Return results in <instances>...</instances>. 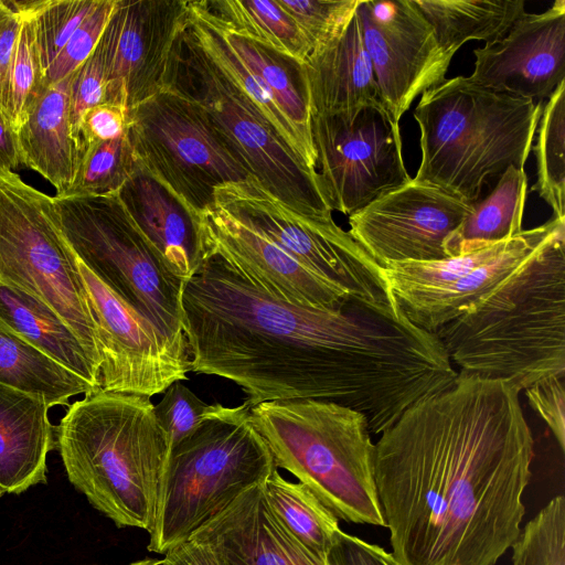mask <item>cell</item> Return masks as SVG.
<instances>
[{"mask_svg": "<svg viewBox=\"0 0 565 565\" xmlns=\"http://www.w3.org/2000/svg\"><path fill=\"white\" fill-rule=\"evenodd\" d=\"M473 83L497 93L543 100L565 81V1L524 12L498 41L473 51Z\"/></svg>", "mask_w": 565, "mask_h": 565, "instance_id": "ac0fdd59", "label": "cell"}, {"mask_svg": "<svg viewBox=\"0 0 565 565\" xmlns=\"http://www.w3.org/2000/svg\"><path fill=\"white\" fill-rule=\"evenodd\" d=\"M20 166L17 132L0 109V169L15 171Z\"/></svg>", "mask_w": 565, "mask_h": 565, "instance_id": "7dc6e473", "label": "cell"}, {"mask_svg": "<svg viewBox=\"0 0 565 565\" xmlns=\"http://www.w3.org/2000/svg\"><path fill=\"white\" fill-rule=\"evenodd\" d=\"M214 205L255 228L349 295L395 305L383 268L333 220L303 216L249 180L220 186Z\"/></svg>", "mask_w": 565, "mask_h": 565, "instance_id": "7c38bea8", "label": "cell"}, {"mask_svg": "<svg viewBox=\"0 0 565 565\" xmlns=\"http://www.w3.org/2000/svg\"><path fill=\"white\" fill-rule=\"evenodd\" d=\"M72 74L46 87L15 131L21 166L47 180L55 195L65 194L72 186L83 156L70 115Z\"/></svg>", "mask_w": 565, "mask_h": 565, "instance_id": "cb8c5ba5", "label": "cell"}, {"mask_svg": "<svg viewBox=\"0 0 565 565\" xmlns=\"http://www.w3.org/2000/svg\"><path fill=\"white\" fill-rule=\"evenodd\" d=\"M127 111L116 105L103 103L88 109L82 119L79 140L83 151L86 146L116 139L126 134Z\"/></svg>", "mask_w": 565, "mask_h": 565, "instance_id": "7bdbcfd3", "label": "cell"}, {"mask_svg": "<svg viewBox=\"0 0 565 565\" xmlns=\"http://www.w3.org/2000/svg\"><path fill=\"white\" fill-rule=\"evenodd\" d=\"M245 403H218L170 450L148 551L164 554L191 537L277 469Z\"/></svg>", "mask_w": 565, "mask_h": 565, "instance_id": "52a82bcc", "label": "cell"}, {"mask_svg": "<svg viewBox=\"0 0 565 565\" xmlns=\"http://www.w3.org/2000/svg\"><path fill=\"white\" fill-rule=\"evenodd\" d=\"M520 393L458 372L380 434L375 483L398 565H495L518 540L534 458Z\"/></svg>", "mask_w": 565, "mask_h": 565, "instance_id": "7a4b0ae2", "label": "cell"}, {"mask_svg": "<svg viewBox=\"0 0 565 565\" xmlns=\"http://www.w3.org/2000/svg\"><path fill=\"white\" fill-rule=\"evenodd\" d=\"M435 334L459 372L521 391L565 376V228Z\"/></svg>", "mask_w": 565, "mask_h": 565, "instance_id": "3957f363", "label": "cell"}, {"mask_svg": "<svg viewBox=\"0 0 565 565\" xmlns=\"http://www.w3.org/2000/svg\"><path fill=\"white\" fill-rule=\"evenodd\" d=\"M12 3L21 21L6 85L4 113L17 131L47 85L40 60L33 18L18 9L13 0Z\"/></svg>", "mask_w": 565, "mask_h": 565, "instance_id": "836d02e7", "label": "cell"}, {"mask_svg": "<svg viewBox=\"0 0 565 565\" xmlns=\"http://www.w3.org/2000/svg\"><path fill=\"white\" fill-rule=\"evenodd\" d=\"M188 12L184 0H116L97 44L106 103L128 111L163 90L172 46Z\"/></svg>", "mask_w": 565, "mask_h": 565, "instance_id": "2e32d148", "label": "cell"}, {"mask_svg": "<svg viewBox=\"0 0 565 565\" xmlns=\"http://www.w3.org/2000/svg\"><path fill=\"white\" fill-rule=\"evenodd\" d=\"M263 484L241 494L192 536L210 543L226 565H324L282 527Z\"/></svg>", "mask_w": 565, "mask_h": 565, "instance_id": "44dd1931", "label": "cell"}, {"mask_svg": "<svg viewBox=\"0 0 565 565\" xmlns=\"http://www.w3.org/2000/svg\"><path fill=\"white\" fill-rule=\"evenodd\" d=\"M161 561L162 565H226L210 543L196 536L167 551Z\"/></svg>", "mask_w": 565, "mask_h": 565, "instance_id": "bcb514c9", "label": "cell"}, {"mask_svg": "<svg viewBox=\"0 0 565 565\" xmlns=\"http://www.w3.org/2000/svg\"><path fill=\"white\" fill-rule=\"evenodd\" d=\"M276 1L298 26L310 53L324 46L343 30L359 3V0Z\"/></svg>", "mask_w": 565, "mask_h": 565, "instance_id": "74e56055", "label": "cell"}, {"mask_svg": "<svg viewBox=\"0 0 565 565\" xmlns=\"http://www.w3.org/2000/svg\"><path fill=\"white\" fill-rule=\"evenodd\" d=\"M542 108V100L497 93L462 75L427 89L414 110L422 157L413 180L477 202L508 168L524 170Z\"/></svg>", "mask_w": 565, "mask_h": 565, "instance_id": "5b68a950", "label": "cell"}, {"mask_svg": "<svg viewBox=\"0 0 565 565\" xmlns=\"http://www.w3.org/2000/svg\"><path fill=\"white\" fill-rule=\"evenodd\" d=\"M0 324L100 388V362L50 306L31 294L0 281Z\"/></svg>", "mask_w": 565, "mask_h": 565, "instance_id": "484cf974", "label": "cell"}, {"mask_svg": "<svg viewBox=\"0 0 565 565\" xmlns=\"http://www.w3.org/2000/svg\"><path fill=\"white\" fill-rule=\"evenodd\" d=\"M562 228H565V218L552 216L544 224L508 238L497 255L454 284L408 297L396 305L412 323L435 333L498 287Z\"/></svg>", "mask_w": 565, "mask_h": 565, "instance_id": "7402d4cb", "label": "cell"}, {"mask_svg": "<svg viewBox=\"0 0 565 565\" xmlns=\"http://www.w3.org/2000/svg\"><path fill=\"white\" fill-rule=\"evenodd\" d=\"M276 467L294 475L338 519L385 527L366 417L318 399L265 402L249 409Z\"/></svg>", "mask_w": 565, "mask_h": 565, "instance_id": "8992f818", "label": "cell"}, {"mask_svg": "<svg viewBox=\"0 0 565 565\" xmlns=\"http://www.w3.org/2000/svg\"><path fill=\"white\" fill-rule=\"evenodd\" d=\"M565 376L543 379L524 390L532 408L545 422L561 450L565 451Z\"/></svg>", "mask_w": 565, "mask_h": 565, "instance_id": "b9f144b4", "label": "cell"}, {"mask_svg": "<svg viewBox=\"0 0 565 565\" xmlns=\"http://www.w3.org/2000/svg\"><path fill=\"white\" fill-rule=\"evenodd\" d=\"M317 171L332 211L352 215L408 183L401 132L382 104L311 115Z\"/></svg>", "mask_w": 565, "mask_h": 565, "instance_id": "4fadbf2b", "label": "cell"}, {"mask_svg": "<svg viewBox=\"0 0 565 565\" xmlns=\"http://www.w3.org/2000/svg\"><path fill=\"white\" fill-rule=\"evenodd\" d=\"M191 7L216 25L303 64L310 47L276 0H203Z\"/></svg>", "mask_w": 565, "mask_h": 565, "instance_id": "f1b7e54d", "label": "cell"}, {"mask_svg": "<svg viewBox=\"0 0 565 565\" xmlns=\"http://www.w3.org/2000/svg\"><path fill=\"white\" fill-rule=\"evenodd\" d=\"M116 0H99L95 10L76 29L45 73L46 85L74 73L95 51L114 11Z\"/></svg>", "mask_w": 565, "mask_h": 565, "instance_id": "ab89813d", "label": "cell"}, {"mask_svg": "<svg viewBox=\"0 0 565 565\" xmlns=\"http://www.w3.org/2000/svg\"><path fill=\"white\" fill-rule=\"evenodd\" d=\"M302 65L311 115L339 114L380 102L356 10L343 30Z\"/></svg>", "mask_w": 565, "mask_h": 565, "instance_id": "603a6c76", "label": "cell"}, {"mask_svg": "<svg viewBox=\"0 0 565 565\" xmlns=\"http://www.w3.org/2000/svg\"><path fill=\"white\" fill-rule=\"evenodd\" d=\"M49 406L39 397L0 386V488L20 494L46 482L55 448Z\"/></svg>", "mask_w": 565, "mask_h": 565, "instance_id": "d4e9b609", "label": "cell"}, {"mask_svg": "<svg viewBox=\"0 0 565 565\" xmlns=\"http://www.w3.org/2000/svg\"><path fill=\"white\" fill-rule=\"evenodd\" d=\"M99 0H20L14 4L33 18L44 73Z\"/></svg>", "mask_w": 565, "mask_h": 565, "instance_id": "d590c367", "label": "cell"}, {"mask_svg": "<svg viewBox=\"0 0 565 565\" xmlns=\"http://www.w3.org/2000/svg\"><path fill=\"white\" fill-rule=\"evenodd\" d=\"M200 221L204 252L218 254L275 297L319 309H335L353 297L216 205Z\"/></svg>", "mask_w": 565, "mask_h": 565, "instance_id": "d6986e66", "label": "cell"}, {"mask_svg": "<svg viewBox=\"0 0 565 565\" xmlns=\"http://www.w3.org/2000/svg\"><path fill=\"white\" fill-rule=\"evenodd\" d=\"M472 204L412 180L349 216L351 237L381 267L446 258L444 244Z\"/></svg>", "mask_w": 565, "mask_h": 565, "instance_id": "e0dca14e", "label": "cell"}, {"mask_svg": "<svg viewBox=\"0 0 565 565\" xmlns=\"http://www.w3.org/2000/svg\"><path fill=\"white\" fill-rule=\"evenodd\" d=\"M0 386L39 397L49 408L68 406L72 397L96 391L1 324Z\"/></svg>", "mask_w": 565, "mask_h": 565, "instance_id": "83f0119b", "label": "cell"}, {"mask_svg": "<svg viewBox=\"0 0 565 565\" xmlns=\"http://www.w3.org/2000/svg\"><path fill=\"white\" fill-rule=\"evenodd\" d=\"M135 159L199 216L217 188L253 177L193 103L164 88L127 111Z\"/></svg>", "mask_w": 565, "mask_h": 565, "instance_id": "8fae6325", "label": "cell"}, {"mask_svg": "<svg viewBox=\"0 0 565 565\" xmlns=\"http://www.w3.org/2000/svg\"><path fill=\"white\" fill-rule=\"evenodd\" d=\"M356 12L379 99L399 132L415 98L446 81L455 53L439 44L414 0H359Z\"/></svg>", "mask_w": 565, "mask_h": 565, "instance_id": "9a60e30c", "label": "cell"}, {"mask_svg": "<svg viewBox=\"0 0 565 565\" xmlns=\"http://www.w3.org/2000/svg\"><path fill=\"white\" fill-rule=\"evenodd\" d=\"M536 131V182L531 190L551 206L553 217L565 218V81L548 96Z\"/></svg>", "mask_w": 565, "mask_h": 565, "instance_id": "d6a6232c", "label": "cell"}, {"mask_svg": "<svg viewBox=\"0 0 565 565\" xmlns=\"http://www.w3.org/2000/svg\"><path fill=\"white\" fill-rule=\"evenodd\" d=\"M118 198L169 270L184 282L192 278L204 256L200 216L137 160Z\"/></svg>", "mask_w": 565, "mask_h": 565, "instance_id": "ffe728a7", "label": "cell"}, {"mask_svg": "<svg viewBox=\"0 0 565 565\" xmlns=\"http://www.w3.org/2000/svg\"><path fill=\"white\" fill-rule=\"evenodd\" d=\"M191 9L195 11L192 7ZM195 12L211 23L231 50L259 76L285 116L306 142L315 148L310 98L303 65L253 40L230 32Z\"/></svg>", "mask_w": 565, "mask_h": 565, "instance_id": "4dcf8cb0", "label": "cell"}, {"mask_svg": "<svg viewBox=\"0 0 565 565\" xmlns=\"http://www.w3.org/2000/svg\"><path fill=\"white\" fill-rule=\"evenodd\" d=\"M103 103H106V78L103 60L96 46L93 54L71 76L70 115L74 135L79 145V129L84 114Z\"/></svg>", "mask_w": 565, "mask_h": 565, "instance_id": "60d3db41", "label": "cell"}, {"mask_svg": "<svg viewBox=\"0 0 565 565\" xmlns=\"http://www.w3.org/2000/svg\"><path fill=\"white\" fill-rule=\"evenodd\" d=\"M326 565H398L383 547L343 532Z\"/></svg>", "mask_w": 565, "mask_h": 565, "instance_id": "ee69618b", "label": "cell"}, {"mask_svg": "<svg viewBox=\"0 0 565 565\" xmlns=\"http://www.w3.org/2000/svg\"><path fill=\"white\" fill-rule=\"evenodd\" d=\"M73 254L96 324L100 390L151 397L188 380L189 345L163 334Z\"/></svg>", "mask_w": 565, "mask_h": 565, "instance_id": "5bb4252c", "label": "cell"}, {"mask_svg": "<svg viewBox=\"0 0 565 565\" xmlns=\"http://www.w3.org/2000/svg\"><path fill=\"white\" fill-rule=\"evenodd\" d=\"M4 493V491L0 488V497Z\"/></svg>", "mask_w": 565, "mask_h": 565, "instance_id": "681fc988", "label": "cell"}, {"mask_svg": "<svg viewBox=\"0 0 565 565\" xmlns=\"http://www.w3.org/2000/svg\"><path fill=\"white\" fill-rule=\"evenodd\" d=\"M162 393H164L162 398L153 408L172 448L205 420L215 404L203 402L182 384V381L172 383Z\"/></svg>", "mask_w": 565, "mask_h": 565, "instance_id": "f35d334b", "label": "cell"}, {"mask_svg": "<svg viewBox=\"0 0 565 565\" xmlns=\"http://www.w3.org/2000/svg\"><path fill=\"white\" fill-rule=\"evenodd\" d=\"M53 216L75 255L119 298L163 334L189 345L182 290L134 224L118 193L54 195Z\"/></svg>", "mask_w": 565, "mask_h": 565, "instance_id": "9c48e42d", "label": "cell"}, {"mask_svg": "<svg viewBox=\"0 0 565 565\" xmlns=\"http://www.w3.org/2000/svg\"><path fill=\"white\" fill-rule=\"evenodd\" d=\"M126 565H162V561L156 558H143Z\"/></svg>", "mask_w": 565, "mask_h": 565, "instance_id": "c3c4849f", "label": "cell"}, {"mask_svg": "<svg viewBox=\"0 0 565 565\" xmlns=\"http://www.w3.org/2000/svg\"><path fill=\"white\" fill-rule=\"evenodd\" d=\"M527 185L524 170L508 168L491 192L472 203L471 211L447 237L444 244L447 257L505 241L522 232Z\"/></svg>", "mask_w": 565, "mask_h": 565, "instance_id": "4316f807", "label": "cell"}, {"mask_svg": "<svg viewBox=\"0 0 565 565\" xmlns=\"http://www.w3.org/2000/svg\"><path fill=\"white\" fill-rule=\"evenodd\" d=\"M439 44L456 52L468 41L501 39L524 12L523 0H414Z\"/></svg>", "mask_w": 565, "mask_h": 565, "instance_id": "f546056e", "label": "cell"}, {"mask_svg": "<svg viewBox=\"0 0 565 565\" xmlns=\"http://www.w3.org/2000/svg\"><path fill=\"white\" fill-rule=\"evenodd\" d=\"M263 489L268 505L287 533L326 565L343 533L339 519L306 486L284 478L278 469L267 478Z\"/></svg>", "mask_w": 565, "mask_h": 565, "instance_id": "1f68e13d", "label": "cell"}, {"mask_svg": "<svg viewBox=\"0 0 565 565\" xmlns=\"http://www.w3.org/2000/svg\"><path fill=\"white\" fill-rule=\"evenodd\" d=\"M191 371L238 385L253 407L318 399L363 414L380 435L449 375L435 333L398 306L350 297L335 309L285 301L213 252L182 290Z\"/></svg>", "mask_w": 565, "mask_h": 565, "instance_id": "6da1fadb", "label": "cell"}, {"mask_svg": "<svg viewBox=\"0 0 565 565\" xmlns=\"http://www.w3.org/2000/svg\"><path fill=\"white\" fill-rule=\"evenodd\" d=\"M512 565H565V498L556 495L522 529Z\"/></svg>", "mask_w": 565, "mask_h": 565, "instance_id": "8d00e7d4", "label": "cell"}, {"mask_svg": "<svg viewBox=\"0 0 565 565\" xmlns=\"http://www.w3.org/2000/svg\"><path fill=\"white\" fill-rule=\"evenodd\" d=\"M149 396L96 390L54 427L70 482L118 527L148 533L157 519L170 441Z\"/></svg>", "mask_w": 565, "mask_h": 565, "instance_id": "277c9868", "label": "cell"}, {"mask_svg": "<svg viewBox=\"0 0 565 565\" xmlns=\"http://www.w3.org/2000/svg\"><path fill=\"white\" fill-rule=\"evenodd\" d=\"M164 88L195 105L266 191L303 216L333 220L318 172L310 171L297 158L247 95L206 53L189 26L188 15L172 46Z\"/></svg>", "mask_w": 565, "mask_h": 565, "instance_id": "ba28073f", "label": "cell"}, {"mask_svg": "<svg viewBox=\"0 0 565 565\" xmlns=\"http://www.w3.org/2000/svg\"><path fill=\"white\" fill-rule=\"evenodd\" d=\"M136 166L127 132L85 147L75 180L63 195L118 193Z\"/></svg>", "mask_w": 565, "mask_h": 565, "instance_id": "e575fe53", "label": "cell"}, {"mask_svg": "<svg viewBox=\"0 0 565 565\" xmlns=\"http://www.w3.org/2000/svg\"><path fill=\"white\" fill-rule=\"evenodd\" d=\"M52 196L0 169V281L39 298L99 360L95 320L72 248L53 216Z\"/></svg>", "mask_w": 565, "mask_h": 565, "instance_id": "30bf717a", "label": "cell"}, {"mask_svg": "<svg viewBox=\"0 0 565 565\" xmlns=\"http://www.w3.org/2000/svg\"><path fill=\"white\" fill-rule=\"evenodd\" d=\"M21 17L12 0H0V109L4 113V93ZM6 114V113H4Z\"/></svg>", "mask_w": 565, "mask_h": 565, "instance_id": "f6af8a7d", "label": "cell"}]
</instances>
